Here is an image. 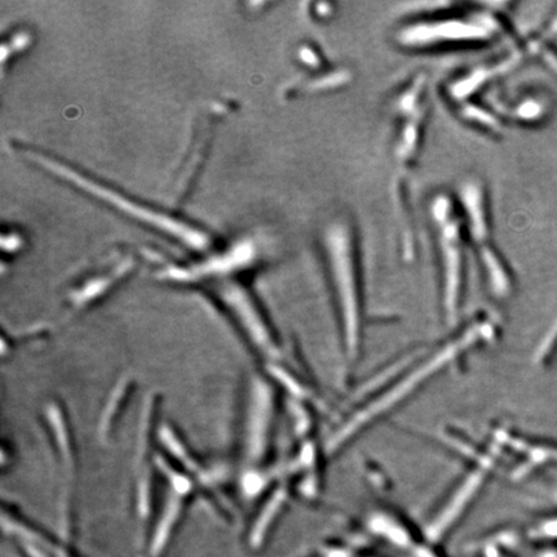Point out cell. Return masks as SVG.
Returning <instances> with one entry per match:
<instances>
[{
  "instance_id": "cell-8",
  "label": "cell",
  "mask_w": 557,
  "mask_h": 557,
  "mask_svg": "<svg viewBox=\"0 0 557 557\" xmlns=\"http://www.w3.org/2000/svg\"><path fill=\"white\" fill-rule=\"evenodd\" d=\"M298 57L301 60V64L304 65L307 69H311V70L321 69L325 62L324 56L321 55V52L319 53V50L312 45L301 47V50H298Z\"/></svg>"
},
{
  "instance_id": "cell-7",
  "label": "cell",
  "mask_w": 557,
  "mask_h": 557,
  "mask_svg": "<svg viewBox=\"0 0 557 557\" xmlns=\"http://www.w3.org/2000/svg\"><path fill=\"white\" fill-rule=\"evenodd\" d=\"M427 104V80L424 75L412 79L396 96L392 154L400 175L412 170L419 156L424 143Z\"/></svg>"
},
{
  "instance_id": "cell-5",
  "label": "cell",
  "mask_w": 557,
  "mask_h": 557,
  "mask_svg": "<svg viewBox=\"0 0 557 557\" xmlns=\"http://www.w3.org/2000/svg\"><path fill=\"white\" fill-rule=\"evenodd\" d=\"M457 202L465 224V236L473 244L484 280L494 294H506L509 290V276L507 266L492 240L485 186L479 178H465L459 184Z\"/></svg>"
},
{
  "instance_id": "cell-2",
  "label": "cell",
  "mask_w": 557,
  "mask_h": 557,
  "mask_svg": "<svg viewBox=\"0 0 557 557\" xmlns=\"http://www.w3.org/2000/svg\"><path fill=\"white\" fill-rule=\"evenodd\" d=\"M489 326L482 321H473V324L463 328L456 337L453 336L445 343L432 350V353H424L422 358H416V363H407L404 374H396L394 383H386L383 392H375L368 399L367 402L358 405L353 414L346 417L342 424L333 431L332 436L328 440L331 453L338 451L348 440L355 438L360 431L365 430L368 426L374 424L378 418L386 416L388 412L402 404V400L413 395L414 390L424 386L431 377L440 373L453 360L458 359L465 353L467 347L478 346L485 339V333Z\"/></svg>"
},
{
  "instance_id": "cell-1",
  "label": "cell",
  "mask_w": 557,
  "mask_h": 557,
  "mask_svg": "<svg viewBox=\"0 0 557 557\" xmlns=\"http://www.w3.org/2000/svg\"><path fill=\"white\" fill-rule=\"evenodd\" d=\"M321 250L339 343L346 363L351 367L358 363L363 350L365 302L359 243L350 219L337 217L325 225Z\"/></svg>"
},
{
  "instance_id": "cell-4",
  "label": "cell",
  "mask_w": 557,
  "mask_h": 557,
  "mask_svg": "<svg viewBox=\"0 0 557 557\" xmlns=\"http://www.w3.org/2000/svg\"><path fill=\"white\" fill-rule=\"evenodd\" d=\"M429 216L438 254L441 307L445 320L453 321L458 316L465 296V224L457 199L446 192L431 198Z\"/></svg>"
},
{
  "instance_id": "cell-3",
  "label": "cell",
  "mask_w": 557,
  "mask_h": 557,
  "mask_svg": "<svg viewBox=\"0 0 557 557\" xmlns=\"http://www.w3.org/2000/svg\"><path fill=\"white\" fill-rule=\"evenodd\" d=\"M23 155L26 156L28 160L35 162L36 165L42 167L43 170L64 180L65 182L74 184V187L84 191L88 195H92L93 198L97 199L99 202L110 205L115 211L123 213L129 219H134L142 225L148 226L159 233L168 235L184 246H189L192 249H205L212 243L208 233L184 219H175V216L154 209L138 202L137 199H131L124 192H120L110 187L109 184L99 182V180L85 175L56 158H52L33 148H23Z\"/></svg>"
},
{
  "instance_id": "cell-6",
  "label": "cell",
  "mask_w": 557,
  "mask_h": 557,
  "mask_svg": "<svg viewBox=\"0 0 557 557\" xmlns=\"http://www.w3.org/2000/svg\"><path fill=\"white\" fill-rule=\"evenodd\" d=\"M497 31L492 17L480 9L476 13L444 18H424L405 25L396 40L407 50H430L449 45L487 43Z\"/></svg>"
}]
</instances>
